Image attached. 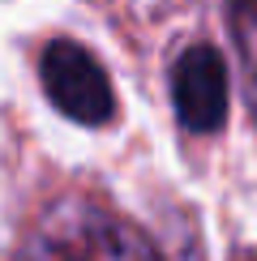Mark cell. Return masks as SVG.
<instances>
[{
    "mask_svg": "<svg viewBox=\"0 0 257 261\" xmlns=\"http://www.w3.org/2000/svg\"><path fill=\"white\" fill-rule=\"evenodd\" d=\"M21 261H163L155 240L90 193H69L43 205L21 248Z\"/></svg>",
    "mask_w": 257,
    "mask_h": 261,
    "instance_id": "cell-1",
    "label": "cell"
},
{
    "mask_svg": "<svg viewBox=\"0 0 257 261\" xmlns=\"http://www.w3.org/2000/svg\"><path fill=\"white\" fill-rule=\"evenodd\" d=\"M39 77L52 107L69 120L99 128L116 116V94H112V82H107V69L82 43L52 39L39 56Z\"/></svg>",
    "mask_w": 257,
    "mask_h": 261,
    "instance_id": "cell-2",
    "label": "cell"
},
{
    "mask_svg": "<svg viewBox=\"0 0 257 261\" xmlns=\"http://www.w3.org/2000/svg\"><path fill=\"white\" fill-rule=\"evenodd\" d=\"M171 107L189 133H214L227 120V64L210 43H193L171 64Z\"/></svg>",
    "mask_w": 257,
    "mask_h": 261,
    "instance_id": "cell-3",
    "label": "cell"
},
{
    "mask_svg": "<svg viewBox=\"0 0 257 261\" xmlns=\"http://www.w3.org/2000/svg\"><path fill=\"white\" fill-rule=\"evenodd\" d=\"M232 39L257 94V0H232Z\"/></svg>",
    "mask_w": 257,
    "mask_h": 261,
    "instance_id": "cell-4",
    "label": "cell"
},
{
    "mask_svg": "<svg viewBox=\"0 0 257 261\" xmlns=\"http://www.w3.org/2000/svg\"><path fill=\"white\" fill-rule=\"evenodd\" d=\"M240 261H257V253H244V257H240Z\"/></svg>",
    "mask_w": 257,
    "mask_h": 261,
    "instance_id": "cell-5",
    "label": "cell"
}]
</instances>
